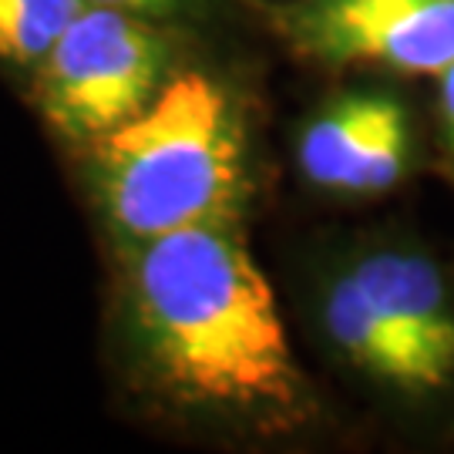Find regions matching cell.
Returning <instances> with one entry per match:
<instances>
[{"label": "cell", "instance_id": "cell-1", "mask_svg": "<svg viewBox=\"0 0 454 454\" xmlns=\"http://www.w3.org/2000/svg\"><path fill=\"white\" fill-rule=\"evenodd\" d=\"M135 317L165 384L189 401L290 407L300 394L273 286L229 223L148 239Z\"/></svg>", "mask_w": 454, "mask_h": 454}, {"label": "cell", "instance_id": "cell-2", "mask_svg": "<svg viewBox=\"0 0 454 454\" xmlns=\"http://www.w3.org/2000/svg\"><path fill=\"white\" fill-rule=\"evenodd\" d=\"M98 172L108 215L131 239L223 226L243 202V131L209 78L179 74L98 138Z\"/></svg>", "mask_w": 454, "mask_h": 454}, {"label": "cell", "instance_id": "cell-3", "mask_svg": "<svg viewBox=\"0 0 454 454\" xmlns=\"http://www.w3.org/2000/svg\"><path fill=\"white\" fill-rule=\"evenodd\" d=\"M162 48L135 14L84 4L37 67V101L51 129L98 142L159 95Z\"/></svg>", "mask_w": 454, "mask_h": 454}, {"label": "cell", "instance_id": "cell-4", "mask_svg": "<svg viewBox=\"0 0 454 454\" xmlns=\"http://www.w3.org/2000/svg\"><path fill=\"white\" fill-rule=\"evenodd\" d=\"M293 37L330 65L441 74L454 65V0H307Z\"/></svg>", "mask_w": 454, "mask_h": 454}, {"label": "cell", "instance_id": "cell-5", "mask_svg": "<svg viewBox=\"0 0 454 454\" xmlns=\"http://www.w3.org/2000/svg\"><path fill=\"white\" fill-rule=\"evenodd\" d=\"M350 276L377 309L401 357L404 394H431L454 377V307L444 276L418 253H373Z\"/></svg>", "mask_w": 454, "mask_h": 454}, {"label": "cell", "instance_id": "cell-6", "mask_svg": "<svg viewBox=\"0 0 454 454\" xmlns=\"http://www.w3.org/2000/svg\"><path fill=\"white\" fill-rule=\"evenodd\" d=\"M407 148L404 108L384 95H354L303 131L300 165L309 182L333 192H384L404 176Z\"/></svg>", "mask_w": 454, "mask_h": 454}, {"label": "cell", "instance_id": "cell-7", "mask_svg": "<svg viewBox=\"0 0 454 454\" xmlns=\"http://www.w3.org/2000/svg\"><path fill=\"white\" fill-rule=\"evenodd\" d=\"M88 0H0V58L41 65Z\"/></svg>", "mask_w": 454, "mask_h": 454}, {"label": "cell", "instance_id": "cell-8", "mask_svg": "<svg viewBox=\"0 0 454 454\" xmlns=\"http://www.w3.org/2000/svg\"><path fill=\"white\" fill-rule=\"evenodd\" d=\"M441 112H444V131H448V152L454 159V65L441 71Z\"/></svg>", "mask_w": 454, "mask_h": 454}, {"label": "cell", "instance_id": "cell-9", "mask_svg": "<svg viewBox=\"0 0 454 454\" xmlns=\"http://www.w3.org/2000/svg\"><path fill=\"white\" fill-rule=\"evenodd\" d=\"M88 4L121 7V11H131V14H165V11H172L176 0H88Z\"/></svg>", "mask_w": 454, "mask_h": 454}]
</instances>
